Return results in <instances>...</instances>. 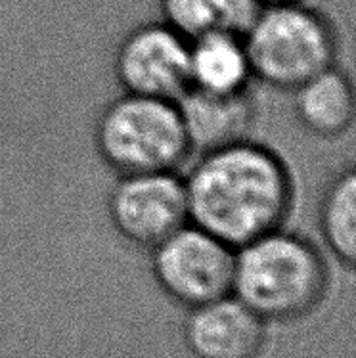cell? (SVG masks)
Masks as SVG:
<instances>
[{"label":"cell","mask_w":356,"mask_h":358,"mask_svg":"<svg viewBox=\"0 0 356 358\" xmlns=\"http://www.w3.org/2000/svg\"><path fill=\"white\" fill-rule=\"evenodd\" d=\"M262 6L266 4H297V2H306V0H259Z\"/></svg>","instance_id":"14"},{"label":"cell","mask_w":356,"mask_h":358,"mask_svg":"<svg viewBox=\"0 0 356 358\" xmlns=\"http://www.w3.org/2000/svg\"><path fill=\"white\" fill-rule=\"evenodd\" d=\"M94 146L119 176L178 171L192 154L176 102L127 92L100 111Z\"/></svg>","instance_id":"4"},{"label":"cell","mask_w":356,"mask_h":358,"mask_svg":"<svg viewBox=\"0 0 356 358\" xmlns=\"http://www.w3.org/2000/svg\"><path fill=\"white\" fill-rule=\"evenodd\" d=\"M182 180L190 222L234 249L284 227L295 201L287 163L251 138L199 154Z\"/></svg>","instance_id":"1"},{"label":"cell","mask_w":356,"mask_h":358,"mask_svg":"<svg viewBox=\"0 0 356 358\" xmlns=\"http://www.w3.org/2000/svg\"><path fill=\"white\" fill-rule=\"evenodd\" d=\"M241 37L253 79L276 90L293 92L337 66L334 25L305 2L261 6Z\"/></svg>","instance_id":"3"},{"label":"cell","mask_w":356,"mask_h":358,"mask_svg":"<svg viewBox=\"0 0 356 358\" xmlns=\"http://www.w3.org/2000/svg\"><path fill=\"white\" fill-rule=\"evenodd\" d=\"M327 266L313 241L278 228L236 249V299L261 318L291 320L324 297Z\"/></svg>","instance_id":"2"},{"label":"cell","mask_w":356,"mask_h":358,"mask_svg":"<svg viewBox=\"0 0 356 358\" xmlns=\"http://www.w3.org/2000/svg\"><path fill=\"white\" fill-rule=\"evenodd\" d=\"M176 108L192 154H205L249 138L257 119L251 90L220 94L188 88L176 100Z\"/></svg>","instance_id":"9"},{"label":"cell","mask_w":356,"mask_h":358,"mask_svg":"<svg viewBox=\"0 0 356 358\" xmlns=\"http://www.w3.org/2000/svg\"><path fill=\"white\" fill-rule=\"evenodd\" d=\"M190 88L232 94L249 90L253 80L241 35L213 33L190 41Z\"/></svg>","instance_id":"11"},{"label":"cell","mask_w":356,"mask_h":358,"mask_svg":"<svg viewBox=\"0 0 356 358\" xmlns=\"http://www.w3.org/2000/svg\"><path fill=\"white\" fill-rule=\"evenodd\" d=\"M152 251L153 276L176 303L196 308L232 292L236 249L196 224H184Z\"/></svg>","instance_id":"5"},{"label":"cell","mask_w":356,"mask_h":358,"mask_svg":"<svg viewBox=\"0 0 356 358\" xmlns=\"http://www.w3.org/2000/svg\"><path fill=\"white\" fill-rule=\"evenodd\" d=\"M318 228L327 249L341 263L356 259V173L353 167L329 180L318 205Z\"/></svg>","instance_id":"13"},{"label":"cell","mask_w":356,"mask_h":358,"mask_svg":"<svg viewBox=\"0 0 356 358\" xmlns=\"http://www.w3.org/2000/svg\"><path fill=\"white\" fill-rule=\"evenodd\" d=\"M108 215L124 241L153 249L190 222L184 180L176 171L121 175L109 190Z\"/></svg>","instance_id":"6"},{"label":"cell","mask_w":356,"mask_h":358,"mask_svg":"<svg viewBox=\"0 0 356 358\" xmlns=\"http://www.w3.org/2000/svg\"><path fill=\"white\" fill-rule=\"evenodd\" d=\"M291 94L295 119L308 134L335 140L353 129L356 115L355 87L349 75L337 66L306 80Z\"/></svg>","instance_id":"10"},{"label":"cell","mask_w":356,"mask_h":358,"mask_svg":"<svg viewBox=\"0 0 356 358\" xmlns=\"http://www.w3.org/2000/svg\"><path fill=\"white\" fill-rule=\"evenodd\" d=\"M184 334L196 358H257L264 343L261 316L228 295L194 308Z\"/></svg>","instance_id":"8"},{"label":"cell","mask_w":356,"mask_h":358,"mask_svg":"<svg viewBox=\"0 0 356 358\" xmlns=\"http://www.w3.org/2000/svg\"><path fill=\"white\" fill-rule=\"evenodd\" d=\"M261 6L259 0H159L163 22L188 41L213 33L243 35Z\"/></svg>","instance_id":"12"},{"label":"cell","mask_w":356,"mask_h":358,"mask_svg":"<svg viewBox=\"0 0 356 358\" xmlns=\"http://www.w3.org/2000/svg\"><path fill=\"white\" fill-rule=\"evenodd\" d=\"M190 41L165 22L138 25L119 43L113 71L127 94L176 102L190 88Z\"/></svg>","instance_id":"7"}]
</instances>
